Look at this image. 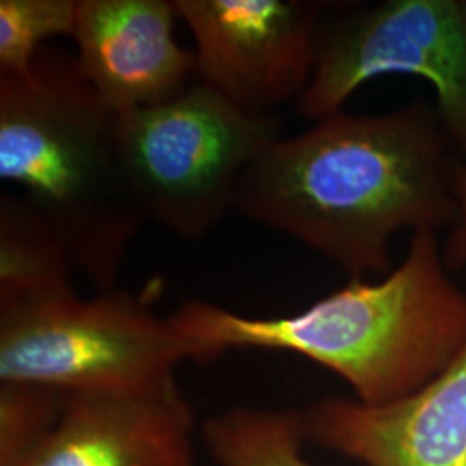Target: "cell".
<instances>
[{
    "instance_id": "1",
    "label": "cell",
    "mask_w": 466,
    "mask_h": 466,
    "mask_svg": "<svg viewBox=\"0 0 466 466\" xmlns=\"http://www.w3.org/2000/svg\"><path fill=\"white\" fill-rule=\"evenodd\" d=\"M451 147L437 111L421 100L383 115L337 111L269 144L242 175L233 211L350 279L387 273L396 233L454 225Z\"/></svg>"
},
{
    "instance_id": "2",
    "label": "cell",
    "mask_w": 466,
    "mask_h": 466,
    "mask_svg": "<svg viewBox=\"0 0 466 466\" xmlns=\"http://www.w3.org/2000/svg\"><path fill=\"white\" fill-rule=\"evenodd\" d=\"M437 232H417L380 282L350 279L289 317H246L187 300L169 318L194 361L232 350H283L339 375L365 404L402 400L466 348V294L451 280Z\"/></svg>"
},
{
    "instance_id": "3",
    "label": "cell",
    "mask_w": 466,
    "mask_h": 466,
    "mask_svg": "<svg viewBox=\"0 0 466 466\" xmlns=\"http://www.w3.org/2000/svg\"><path fill=\"white\" fill-rule=\"evenodd\" d=\"M0 178L46 217L88 282L116 287L144 223L128 184L119 113L57 47L26 75H0Z\"/></svg>"
},
{
    "instance_id": "4",
    "label": "cell",
    "mask_w": 466,
    "mask_h": 466,
    "mask_svg": "<svg viewBox=\"0 0 466 466\" xmlns=\"http://www.w3.org/2000/svg\"><path fill=\"white\" fill-rule=\"evenodd\" d=\"M279 138L273 115L244 111L199 82L119 115L123 167L144 221L184 240L206 237L233 211L242 175Z\"/></svg>"
},
{
    "instance_id": "5",
    "label": "cell",
    "mask_w": 466,
    "mask_h": 466,
    "mask_svg": "<svg viewBox=\"0 0 466 466\" xmlns=\"http://www.w3.org/2000/svg\"><path fill=\"white\" fill-rule=\"evenodd\" d=\"M187 360L190 348L171 318L123 290L0 302V382L66 394L130 390L175 379Z\"/></svg>"
},
{
    "instance_id": "6",
    "label": "cell",
    "mask_w": 466,
    "mask_h": 466,
    "mask_svg": "<svg viewBox=\"0 0 466 466\" xmlns=\"http://www.w3.org/2000/svg\"><path fill=\"white\" fill-rule=\"evenodd\" d=\"M387 75L432 85L451 146L466 159V2L387 0L321 23L298 111L313 121L342 111L363 85Z\"/></svg>"
},
{
    "instance_id": "7",
    "label": "cell",
    "mask_w": 466,
    "mask_h": 466,
    "mask_svg": "<svg viewBox=\"0 0 466 466\" xmlns=\"http://www.w3.org/2000/svg\"><path fill=\"white\" fill-rule=\"evenodd\" d=\"M194 36L196 78L244 111L299 99L317 65L321 7L296 0H173Z\"/></svg>"
},
{
    "instance_id": "8",
    "label": "cell",
    "mask_w": 466,
    "mask_h": 466,
    "mask_svg": "<svg viewBox=\"0 0 466 466\" xmlns=\"http://www.w3.org/2000/svg\"><path fill=\"white\" fill-rule=\"evenodd\" d=\"M300 413L308 442L363 466H466V348L402 400L327 398Z\"/></svg>"
},
{
    "instance_id": "9",
    "label": "cell",
    "mask_w": 466,
    "mask_h": 466,
    "mask_svg": "<svg viewBox=\"0 0 466 466\" xmlns=\"http://www.w3.org/2000/svg\"><path fill=\"white\" fill-rule=\"evenodd\" d=\"M194 432L177 379L67 394L52 432L17 466H196Z\"/></svg>"
},
{
    "instance_id": "10",
    "label": "cell",
    "mask_w": 466,
    "mask_h": 466,
    "mask_svg": "<svg viewBox=\"0 0 466 466\" xmlns=\"http://www.w3.org/2000/svg\"><path fill=\"white\" fill-rule=\"evenodd\" d=\"M177 19L167 0H76V65L119 115L163 104L194 84L196 56L177 42Z\"/></svg>"
},
{
    "instance_id": "11",
    "label": "cell",
    "mask_w": 466,
    "mask_h": 466,
    "mask_svg": "<svg viewBox=\"0 0 466 466\" xmlns=\"http://www.w3.org/2000/svg\"><path fill=\"white\" fill-rule=\"evenodd\" d=\"M75 263L46 217L23 194L0 196V302L75 290Z\"/></svg>"
},
{
    "instance_id": "12",
    "label": "cell",
    "mask_w": 466,
    "mask_h": 466,
    "mask_svg": "<svg viewBox=\"0 0 466 466\" xmlns=\"http://www.w3.org/2000/svg\"><path fill=\"white\" fill-rule=\"evenodd\" d=\"M202 439L217 466H311L299 410L232 408L204 420Z\"/></svg>"
},
{
    "instance_id": "13",
    "label": "cell",
    "mask_w": 466,
    "mask_h": 466,
    "mask_svg": "<svg viewBox=\"0 0 466 466\" xmlns=\"http://www.w3.org/2000/svg\"><path fill=\"white\" fill-rule=\"evenodd\" d=\"M76 0H0V75H26L46 42L71 36Z\"/></svg>"
},
{
    "instance_id": "14",
    "label": "cell",
    "mask_w": 466,
    "mask_h": 466,
    "mask_svg": "<svg viewBox=\"0 0 466 466\" xmlns=\"http://www.w3.org/2000/svg\"><path fill=\"white\" fill-rule=\"evenodd\" d=\"M66 398L46 385L0 382V466L19 465L47 439Z\"/></svg>"
},
{
    "instance_id": "15",
    "label": "cell",
    "mask_w": 466,
    "mask_h": 466,
    "mask_svg": "<svg viewBox=\"0 0 466 466\" xmlns=\"http://www.w3.org/2000/svg\"><path fill=\"white\" fill-rule=\"evenodd\" d=\"M451 190L456 200L458 217L451 227L442 256L448 269H460L466 267V161L454 159L451 167Z\"/></svg>"
}]
</instances>
